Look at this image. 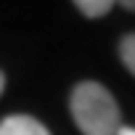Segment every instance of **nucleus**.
Masks as SVG:
<instances>
[{"instance_id":"obj_5","label":"nucleus","mask_w":135,"mask_h":135,"mask_svg":"<svg viewBox=\"0 0 135 135\" xmlns=\"http://www.w3.org/2000/svg\"><path fill=\"white\" fill-rule=\"evenodd\" d=\"M122 8H124V11H132V13H135V0H124V3H122Z\"/></svg>"},{"instance_id":"obj_1","label":"nucleus","mask_w":135,"mask_h":135,"mask_svg":"<svg viewBox=\"0 0 135 135\" xmlns=\"http://www.w3.org/2000/svg\"><path fill=\"white\" fill-rule=\"evenodd\" d=\"M69 111L82 135H117L122 130V111L101 82H77L69 95Z\"/></svg>"},{"instance_id":"obj_4","label":"nucleus","mask_w":135,"mask_h":135,"mask_svg":"<svg viewBox=\"0 0 135 135\" xmlns=\"http://www.w3.org/2000/svg\"><path fill=\"white\" fill-rule=\"evenodd\" d=\"M119 58L127 66V72L135 77V32H130L119 40Z\"/></svg>"},{"instance_id":"obj_7","label":"nucleus","mask_w":135,"mask_h":135,"mask_svg":"<svg viewBox=\"0 0 135 135\" xmlns=\"http://www.w3.org/2000/svg\"><path fill=\"white\" fill-rule=\"evenodd\" d=\"M3 90H6V74L0 72V93H3Z\"/></svg>"},{"instance_id":"obj_6","label":"nucleus","mask_w":135,"mask_h":135,"mask_svg":"<svg viewBox=\"0 0 135 135\" xmlns=\"http://www.w3.org/2000/svg\"><path fill=\"white\" fill-rule=\"evenodd\" d=\"M117 135H135V130H132V127H122Z\"/></svg>"},{"instance_id":"obj_3","label":"nucleus","mask_w":135,"mask_h":135,"mask_svg":"<svg viewBox=\"0 0 135 135\" xmlns=\"http://www.w3.org/2000/svg\"><path fill=\"white\" fill-rule=\"evenodd\" d=\"M74 8L85 19H101V16H106L114 8V3L111 0H74Z\"/></svg>"},{"instance_id":"obj_2","label":"nucleus","mask_w":135,"mask_h":135,"mask_svg":"<svg viewBox=\"0 0 135 135\" xmlns=\"http://www.w3.org/2000/svg\"><path fill=\"white\" fill-rule=\"evenodd\" d=\"M0 135H50L42 122L27 114H11L0 122Z\"/></svg>"}]
</instances>
